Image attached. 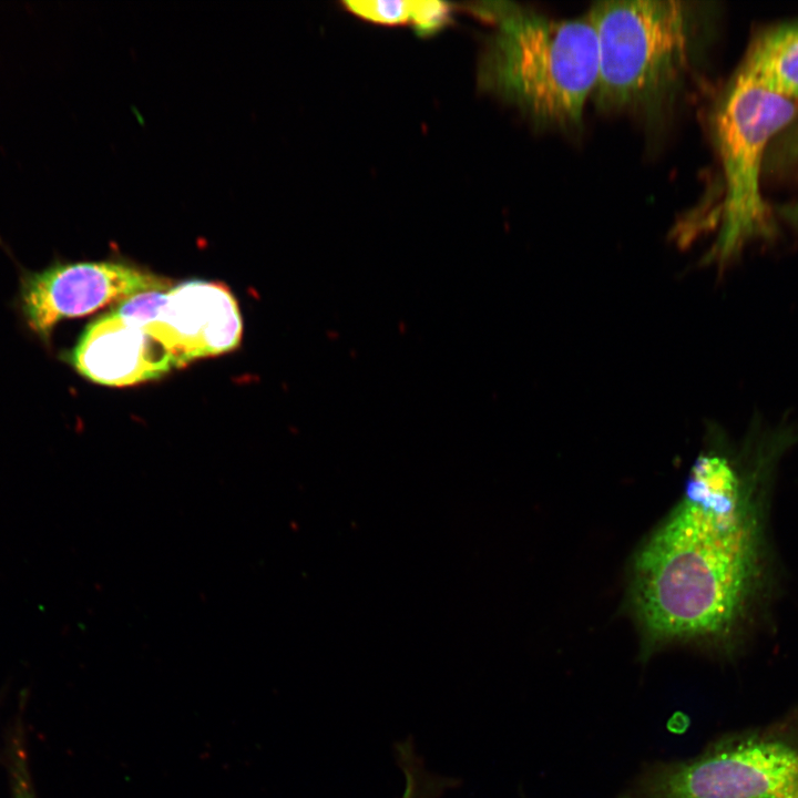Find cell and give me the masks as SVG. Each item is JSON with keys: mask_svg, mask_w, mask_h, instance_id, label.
<instances>
[{"mask_svg": "<svg viewBox=\"0 0 798 798\" xmlns=\"http://www.w3.org/2000/svg\"><path fill=\"white\" fill-rule=\"evenodd\" d=\"M755 548L729 461L704 454L684 499L640 551L633 601L649 640L726 633L749 595Z\"/></svg>", "mask_w": 798, "mask_h": 798, "instance_id": "obj_1", "label": "cell"}, {"mask_svg": "<svg viewBox=\"0 0 798 798\" xmlns=\"http://www.w3.org/2000/svg\"><path fill=\"white\" fill-rule=\"evenodd\" d=\"M471 10L497 25L480 66L482 85L541 130L581 127L598 75L589 13L556 18L509 1Z\"/></svg>", "mask_w": 798, "mask_h": 798, "instance_id": "obj_2", "label": "cell"}, {"mask_svg": "<svg viewBox=\"0 0 798 798\" xmlns=\"http://www.w3.org/2000/svg\"><path fill=\"white\" fill-rule=\"evenodd\" d=\"M706 11L685 0L594 2L587 13L598 47L597 109L659 116L695 66Z\"/></svg>", "mask_w": 798, "mask_h": 798, "instance_id": "obj_3", "label": "cell"}, {"mask_svg": "<svg viewBox=\"0 0 798 798\" xmlns=\"http://www.w3.org/2000/svg\"><path fill=\"white\" fill-rule=\"evenodd\" d=\"M797 117V101L737 69L720 93L710 115L724 182L715 257L729 259L750 239L770 233L771 213L761 186L765 157L773 140Z\"/></svg>", "mask_w": 798, "mask_h": 798, "instance_id": "obj_4", "label": "cell"}, {"mask_svg": "<svg viewBox=\"0 0 798 798\" xmlns=\"http://www.w3.org/2000/svg\"><path fill=\"white\" fill-rule=\"evenodd\" d=\"M616 798H798V722L722 738L657 765Z\"/></svg>", "mask_w": 798, "mask_h": 798, "instance_id": "obj_5", "label": "cell"}, {"mask_svg": "<svg viewBox=\"0 0 798 798\" xmlns=\"http://www.w3.org/2000/svg\"><path fill=\"white\" fill-rule=\"evenodd\" d=\"M115 309L149 335L175 368L231 351L242 338L237 300L221 283L187 280L139 294Z\"/></svg>", "mask_w": 798, "mask_h": 798, "instance_id": "obj_6", "label": "cell"}, {"mask_svg": "<svg viewBox=\"0 0 798 798\" xmlns=\"http://www.w3.org/2000/svg\"><path fill=\"white\" fill-rule=\"evenodd\" d=\"M172 286L168 278L124 263L61 264L27 278L22 306L30 327L47 338L62 319L81 317L109 304Z\"/></svg>", "mask_w": 798, "mask_h": 798, "instance_id": "obj_7", "label": "cell"}, {"mask_svg": "<svg viewBox=\"0 0 798 798\" xmlns=\"http://www.w3.org/2000/svg\"><path fill=\"white\" fill-rule=\"evenodd\" d=\"M71 362L85 378L115 387L154 380L175 369L164 350L115 309L89 324Z\"/></svg>", "mask_w": 798, "mask_h": 798, "instance_id": "obj_8", "label": "cell"}, {"mask_svg": "<svg viewBox=\"0 0 798 798\" xmlns=\"http://www.w3.org/2000/svg\"><path fill=\"white\" fill-rule=\"evenodd\" d=\"M737 70L765 89L798 102V19L757 34Z\"/></svg>", "mask_w": 798, "mask_h": 798, "instance_id": "obj_9", "label": "cell"}, {"mask_svg": "<svg viewBox=\"0 0 798 798\" xmlns=\"http://www.w3.org/2000/svg\"><path fill=\"white\" fill-rule=\"evenodd\" d=\"M345 6L356 14L374 22L396 24L411 20L413 1H345Z\"/></svg>", "mask_w": 798, "mask_h": 798, "instance_id": "obj_10", "label": "cell"}, {"mask_svg": "<svg viewBox=\"0 0 798 798\" xmlns=\"http://www.w3.org/2000/svg\"><path fill=\"white\" fill-rule=\"evenodd\" d=\"M448 3L441 1H413L411 21L419 35H430L441 29L450 18Z\"/></svg>", "mask_w": 798, "mask_h": 798, "instance_id": "obj_11", "label": "cell"}, {"mask_svg": "<svg viewBox=\"0 0 798 798\" xmlns=\"http://www.w3.org/2000/svg\"><path fill=\"white\" fill-rule=\"evenodd\" d=\"M10 756L11 798H37L30 779L27 756L18 738Z\"/></svg>", "mask_w": 798, "mask_h": 798, "instance_id": "obj_12", "label": "cell"}, {"mask_svg": "<svg viewBox=\"0 0 798 798\" xmlns=\"http://www.w3.org/2000/svg\"><path fill=\"white\" fill-rule=\"evenodd\" d=\"M405 789L401 798H437L441 794L438 781L420 769L407 768Z\"/></svg>", "mask_w": 798, "mask_h": 798, "instance_id": "obj_13", "label": "cell"}]
</instances>
